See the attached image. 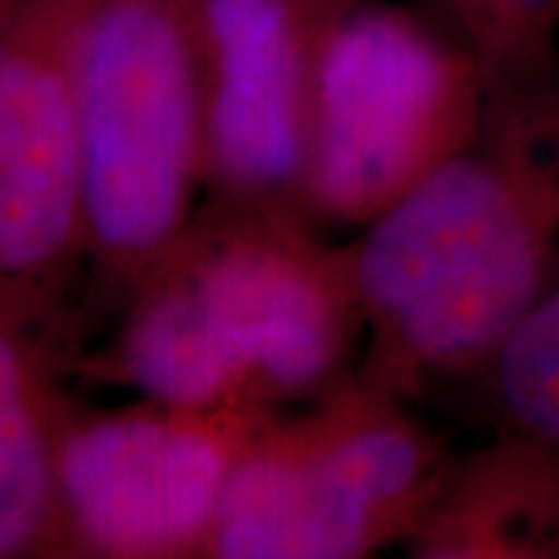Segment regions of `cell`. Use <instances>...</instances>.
<instances>
[{
	"instance_id": "1",
	"label": "cell",
	"mask_w": 559,
	"mask_h": 559,
	"mask_svg": "<svg viewBox=\"0 0 559 559\" xmlns=\"http://www.w3.org/2000/svg\"><path fill=\"white\" fill-rule=\"evenodd\" d=\"M370 385L476 380L559 286V72L488 94L476 138L348 242Z\"/></svg>"
},
{
	"instance_id": "2",
	"label": "cell",
	"mask_w": 559,
	"mask_h": 559,
	"mask_svg": "<svg viewBox=\"0 0 559 559\" xmlns=\"http://www.w3.org/2000/svg\"><path fill=\"white\" fill-rule=\"evenodd\" d=\"M364 311L348 246L293 212L202 200L119 305L91 380L171 407L308 404L358 370Z\"/></svg>"
},
{
	"instance_id": "3",
	"label": "cell",
	"mask_w": 559,
	"mask_h": 559,
	"mask_svg": "<svg viewBox=\"0 0 559 559\" xmlns=\"http://www.w3.org/2000/svg\"><path fill=\"white\" fill-rule=\"evenodd\" d=\"M75 109L84 274L119 308L205 197L187 0H79Z\"/></svg>"
},
{
	"instance_id": "4",
	"label": "cell",
	"mask_w": 559,
	"mask_h": 559,
	"mask_svg": "<svg viewBox=\"0 0 559 559\" xmlns=\"http://www.w3.org/2000/svg\"><path fill=\"white\" fill-rule=\"evenodd\" d=\"M454 454L358 373L277 411L237 460L205 559H364L404 547Z\"/></svg>"
},
{
	"instance_id": "5",
	"label": "cell",
	"mask_w": 559,
	"mask_h": 559,
	"mask_svg": "<svg viewBox=\"0 0 559 559\" xmlns=\"http://www.w3.org/2000/svg\"><path fill=\"white\" fill-rule=\"evenodd\" d=\"M473 53L417 13L352 0L323 40L305 178L314 224L364 230L476 138Z\"/></svg>"
},
{
	"instance_id": "6",
	"label": "cell",
	"mask_w": 559,
	"mask_h": 559,
	"mask_svg": "<svg viewBox=\"0 0 559 559\" xmlns=\"http://www.w3.org/2000/svg\"><path fill=\"white\" fill-rule=\"evenodd\" d=\"M277 411L143 399L87 411L66 401L57 429L66 557L205 559L227 479Z\"/></svg>"
},
{
	"instance_id": "7",
	"label": "cell",
	"mask_w": 559,
	"mask_h": 559,
	"mask_svg": "<svg viewBox=\"0 0 559 559\" xmlns=\"http://www.w3.org/2000/svg\"><path fill=\"white\" fill-rule=\"evenodd\" d=\"M348 3L187 0L200 81L202 200L308 218L320 53Z\"/></svg>"
},
{
	"instance_id": "8",
	"label": "cell",
	"mask_w": 559,
	"mask_h": 559,
	"mask_svg": "<svg viewBox=\"0 0 559 559\" xmlns=\"http://www.w3.org/2000/svg\"><path fill=\"white\" fill-rule=\"evenodd\" d=\"M79 0H0V311L47 326L87 267Z\"/></svg>"
},
{
	"instance_id": "9",
	"label": "cell",
	"mask_w": 559,
	"mask_h": 559,
	"mask_svg": "<svg viewBox=\"0 0 559 559\" xmlns=\"http://www.w3.org/2000/svg\"><path fill=\"white\" fill-rule=\"evenodd\" d=\"M404 554L417 559H559V444L500 429L451 460Z\"/></svg>"
},
{
	"instance_id": "10",
	"label": "cell",
	"mask_w": 559,
	"mask_h": 559,
	"mask_svg": "<svg viewBox=\"0 0 559 559\" xmlns=\"http://www.w3.org/2000/svg\"><path fill=\"white\" fill-rule=\"evenodd\" d=\"M40 330L0 311V559L66 557L57 429L69 395Z\"/></svg>"
},
{
	"instance_id": "11",
	"label": "cell",
	"mask_w": 559,
	"mask_h": 559,
	"mask_svg": "<svg viewBox=\"0 0 559 559\" xmlns=\"http://www.w3.org/2000/svg\"><path fill=\"white\" fill-rule=\"evenodd\" d=\"M479 62L488 94L559 72V0H432Z\"/></svg>"
},
{
	"instance_id": "12",
	"label": "cell",
	"mask_w": 559,
	"mask_h": 559,
	"mask_svg": "<svg viewBox=\"0 0 559 559\" xmlns=\"http://www.w3.org/2000/svg\"><path fill=\"white\" fill-rule=\"evenodd\" d=\"M500 429L559 444V286L476 377Z\"/></svg>"
}]
</instances>
